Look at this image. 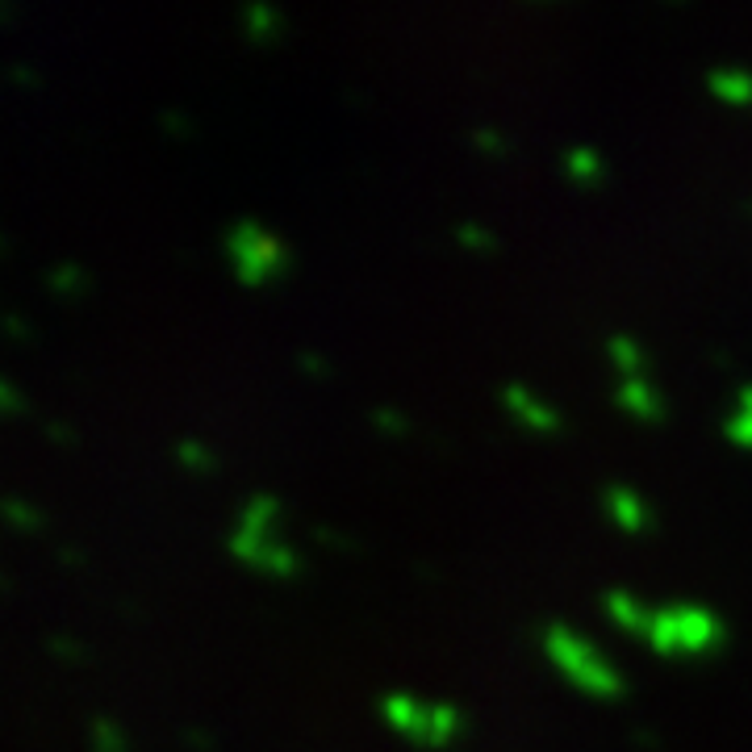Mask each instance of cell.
I'll return each instance as SVG.
<instances>
[{"mask_svg": "<svg viewBox=\"0 0 752 752\" xmlns=\"http://www.w3.org/2000/svg\"><path fill=\"white\" fill-rule=\"evenodd\" d=\"M0 406H9V410H17V406H22L17 393H13V385H0Z\"/></svg>", "mask_w": 752, "mask_h": 752, "instance_id": "obj_27", "label": "cell"}, {"mask_svg": "<svg viewBox=\"0 0 752 752\" xmlns=\"http://www.w3.org/2000/svg\"><path fill=\"white\" fill-rule=\"evenodd\" d=\"M736 410L752 414V385H740V389H736Z\"/></svg>", "mask_w": 752, "mask_h": 752, "instance_id": "obj_25", "label": "cell"}, {"mask_svg": "<svg viewBox=\"0 0 752 752\" xmlns=\"http://www.w3.org/2000/svg\"><path fill=\"white\" fill-rule=\"evenodd\" d=\"M614 398H619L623 410H632V414H639V419H657L660 414V401L653 398V389H648L639 376H623V380H619V389H614Z\"/></svg>", "mask_w": 752, "mask_h": 752, "instance_id": "obj_10", "label": "cell"}, {"mask_svg": "<svg viewBox=\"0 0 752 752\" xmlns=\"http://www.w3.org/2000/svg\"><path fill=\"white\" fill-rule=\"evenodd\" d=\"M456 238H460V243H469V247H490V235H485L481 226H469V222H460V226H456Z\"/></svg>", "mask_w": 752, "mask_h": 752, "instance_id": "obj_22", "label": "cell"}, {"mask_svg": "<svg viewBox=\"0 0 752 752\" xmlns=\"http://www.w3.org/2000/svg\"><path fill=\"white\" fill-rule=\"evenodd\" d=\"M648 644L657 653H682V623H678V607H657L648 611Z\"/></svg>", "mask_w": 752, "mask_h": 752, "instance_id": "obj_6", "label": "cell"}, {"mask_svg": "<svg viewBox=\"0 0 752 752\" xmlns=\"http://www.w3.org/2000/svg\"><path fill=\"white\" fill-rule=\"evenodd\" d=\"M4 518H9V522H17V527H25V531H30V527H38V515L25 506L22 497H4Z\"/></svg>", "mask_w": 752, "mask_h": 752, "instance_id": "obj_20", "label": "cell"}, {"mask_svg": "<svg viewBox=\"0 0 752 752\" xmlns=\"http://www.w3.org/2000/svg\"><path fill=\"white\" fill-rule=\"evenodd\" d=\"M272 510H277V502H272V497H263V494H256V497H247V502H243L238 522H243V527H251V531H268V518H272Z\"/></svg>", "mask_w": 752, "mask_h": 752, "instance_id": "obj_14", "label": "cell"}, {"mask_svg": "<svg viewBox=\"0 0 752 752\" xmlns=\"http://www.w3.org/2000/svg\"><path fill=\"white\" fill-rule=\"evenodd\" d=\"M160 121H164L167 130H180V118H176V114H167V109L160 114Z\"/></svg>", "mask_w": 752, "mask_h": 752, "instance_id": "obj_29", "label": "cell"}, {"mask_svg": "<svg viewBox=\"0 0 752 752\" xmlns=\"http://www.w3.org/2000/svg\"><path fill=\"white\" fill-rule=\"evenodd\" d=\"M706 89L719 93L724 101H752V75L744 68H710Z\"/></svg>", "mask_w": 752, "mask_h": 752, "instance_id": "obj_11", "label": "cell"}, {"mask_svg": "<svg viewBox=\"0 0 752 752\" xmlns=\"http://www.w3.org/2000/svg\"><path fill=\"white\" fill-rule=\"evenodd\" d=\"M678 623H682V653H703V648H715L719 644V623L715 614L703 611V607H690V602H678Z\"/></svg>", "mask_w": 752, "mask_h": 752, "instance_id": "obj_3", "label": "cell"}, {"mask_svg": "<svg viewBox=\"0 0 752 752\" xmlns=\"http://www.w3.org/2000/svg\"><path fill=\"white\" fill-rule=\"evenodd\" d=\"M602 611L611 614L623 632H639V635L648 632V611L635 602L632 594H623V589H607L602 594Z\"/></svg>", "mask_w": 752, "mask_h": 752, "instance_id": "obj_7", "label": "cell"}, {"mask_svg": "<svg viewBox=\"0 0 752 752\" xmlns=\"http://www.w3.org/2000/svg\"><path fill=\"white\" fill-rule=\"evenodd\" d=\"M561 160H564V172H568V176H577V180H589V176H598V172H602L598 155H594L589 146H568Z\"/></svg>", "mask_w": 752, "mask_h": 752, "instance_id": "obj_13", "label": "cell"}, {"mask_svg": "<svg viewBox=\"0 0 752 752\" xmlns=\"http://www.w3.org/2000/svg\"><path fill=\"white\" fill-rule=\"evenodd\" d=\"M497 398L506 401V410L515 414L518 423L536 426V431H552V426H556V414H552L543 401L531 398L522 385H502V389H497Z\"/></svg>", "mask_w": 752, "mask_h": 752, "instance_id": "obj_4", "label": "cell"}, {"mask_svg": "<svg viewBox=\"0 0 752 752\" xmlns=\"http://www.w3.org/2000/svg\"><path fill=\"white\" fill-rule=\"evenodd\" d=\"M456 731V706L447 703H423V719H419V744H444Z\"/></svg>", "mask_w": 752, "mask_h": 752, "instance_id": "obj_9", "label": "cell"}, {"mask_svg": "<svg viewBox=\"0 0 752 752\" xmlns=\"http://www.w3.org/2000/svg\"><path fill=\"white\" fill-rule=\"evenodd\" d=\"M47 644H50V653H59V657H71V644L63 639V635H50Z\"/></svg>", "mask_w": 752, "mask_h": 752, "instance_id": "obj_28", "label": "cell"}, {"mask_svg": "<svg viewBox=\"0 0 752 752\" xmlns=\"http://www.w3.org/2000/svg\"><path fill=\"white\" fill-rule=\"evenodd\" d=\"M226 251H231L238 281H259V277L281 268V243L268 231H259L256 222H247V218L226 226Z\"/></svg>", "mask_w": 752, "mask_h": 752, "instance_id": "obj_2", "label": "cell"}, {"mask_svg": "<svg viewBox=\"0 0 752 752\" xmlns=\"http://www.w3.org/2000/svg\"><path fill=\"white\" fill-rule=\"evenodd\" d=\"M540 644H543V653L552 657V665H556L573 685H581L586 694H614V690H619V673H614L607 660L594 657V648H589L581 635L548 623L540 632Z\"/></svg>", "mask_w": 752, "mask_h": 752, "instance_id": "obj_1", "label": "cell"}, {"mask_svg": "<svg viewBox=\"0 0 752 752\" xmlns=\"http://www.w3.org/2000/svg\"><path fill=\"white\" fill-rule=\"evenodd\" d=\"M602 510H607L614 527H623V531H639V527L648 522L644 502H639L632 490H623V485H607V490H602Z\"/></svg>", "mask_w": 752, "mask_h": 752, "instance_id": "obj_5", "label": "cell"}, {"mask_svg": "<svg viewBox=\"0 0 752 752\" xmlns=\"http://www.w3.org/2000/svg\"><path fill=\"white\" fill-rule=\"evenodd\" d=\"M469 139L477 142V146H485V151H497V146H502V134H497V130H490V126H477V130H469Z\"/></svg>", "mask_w": 752, "mask_h": 752, "instance_id": "obj_24", "label": "cell"}, {"mask_svg": "<svg viewBox=\"0 0 752 752\" xmlns=\"http://www.w3.org/2000/svg\"><path fill=\"white\" fill-rule=\"evenodd\" d=\"M724 431H728L736 444L752 447V414H744V410H736V414H728V423H724Z\"/></svg>", "mask_w": 752, "mask_h": 752, "instance_id": "obj_19", "label": "cell"}, {"mask_svg": "<svg viewBox=\"0 0 752 752\" xmlns=\"http://www.w3.org/2000/svg\"><path fill=\"white\" fill-rule=\"evenodd\" d=\"M89 744H93V752H121L118 731H114V724H105V719L89 724Z\"/></svg>", "mask_w": 752, "mask_h": 752, "instance_id": "obj_17", "label": "cell"}, {"mask_svg": "<svg viewBox=\"0 0 752 752\" xmlns=\"http://www.w3.org/2000/svg\"><path fill=\"white\" fill-rule=\"evenodd\" d=\"M373 423L380 426V431H393V435H398V431H406V419H401V414H393V410H385V406H376V410H373Z\"/></svg>", "mask_w": 752, "mask_h": 752, "instance_id": "obj_21", "label": "cell"}, {"mask_svg": "<svg viewBox=\"0 0 752 752\" xmlns=\"http://www.w3.org/2000/svg\"><path fill=\"white\" fill-rule=\"evenodd\" d=\"M50 289H75V268L71 263H55L50 268Z\"/></svg>", "mask_w": 752, "mask_h": 752, "instance_id": "obj_23", "label": "cell"}, {"mask_svg": "<svg viewBox=\"0 0 752 752\" xmlns=\"http://www.w3.org/2000/svg\"><path fill=\"white\" fill-rule=\"evenodd\" d=\"M176 460H180L185 469H205V465H210V451L197 444V439H180V444H176Z\"/></svg>", "mask_w": 752, "mask_h": 752, "instance_id": "obj_18", "label": "cell"}, {"mask_svg": "<svg viewBox=\"0 0 752 752\" xmlns=\"http://www.w3.org/2000/svg\"><path fill=\"white\" fill-rule=\"evenodd\" d=\"M243 25H247V34L263 38V34L277 25V13H272L263 0H256V4H247V9H243Z\"/></svg>", "mask_w": 752, "mask_h": 752, "instance_id": "obj_16", "label": "cell"}, {"mask_svg": "<svg viewBox=\"0 0 752 752\" xmlns=\"http://www.w3.org/2000/svg\"><path fill=\"white\" fill-rule=\"evenodd\" d=\"M607 355H611L614 368L623 376H639V348H635L627 334H611L607 339Z\"/></svg>", "mask_w": 752, "mask_h": 752, "instance_id": "obj_12", "label": "cell"}, {"mask_svg": "<svg viewBox=\"0 0 752 752\" xmlns=\"http://www.w3.org/2000/svg\"><path fill=\"white\" fill-rule=\"evenodd\" d=\"M380 715H385V724L389 728H398L401 736H419V719H423V703H414V698H406V694H385L380 698Z\"/></svg>", "mask_w": 752, "mask_h": 752, "instance_id": "obj_8", "label": "cell"}, {"mask_svg": "<svg viewBox=\"0 0 752 752\" xmlns=\"http://www.w3.org/2000/svg\"><path fill=\"white\" fill-rule=\"evenodd\" d=\"M4 330H9V334H22V322H17L13 314H9V318H4Z\"/></svg>", "mask_w": 752, "mask_h": 752, "instance_id": "obj_30", "label": "cell"}, {"mask_svg": "<svg viewBox=\"0 0 752 752\" xmlns=\"http://www.w3.org/2000/svg\"><path fill=\"white\" fill-rule=\"evenodd\" d=\"M256 568H268V573H293V552H289L284 543L268 540L263 548H259Z\"/></svg>", "mask_w": 752, "mask_h": 752, "instance_id": "obj_15", "label": "cell"}, {"mask_svg": "<svg viewBox=\"0 0 752 752\" xmlns=\"http://www.w3.org/2000/svg\"><path fill=\"white\" fill-rule=\"evenodd\" d=\"M297 364H302L306 373H322V364H318V355H309V352H297Z\"/></svg>", "mask_w": 752, "mask_h": 752, "instance_id": "obj_26", "label": "cell"}]
</instances>
